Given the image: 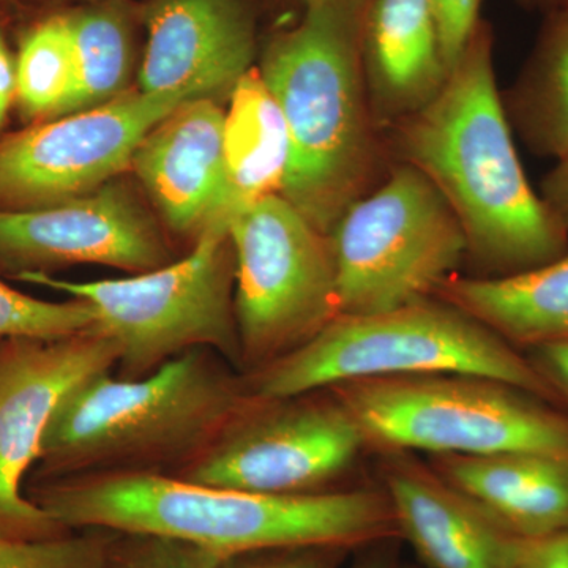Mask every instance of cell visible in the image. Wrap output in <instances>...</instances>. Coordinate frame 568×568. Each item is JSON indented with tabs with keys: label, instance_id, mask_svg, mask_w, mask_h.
<instances>
[{
	"label": "cell",
	"instance_id": "obj_1",
	"mask_svg": "<svg viewBox=\"0 0 568 568\" xmlns=\"http://www.w3.org/2000/svg\"><path fill=\"white\" fill-rule=\"evenodd\" d=\"M399 163L436 186L465 233L477 276H507L568 252V230L534 192L519 160L480 20L432 102L384 133Z\"/></svg>",
	"mask_w": 568,
	"mask_h": 568
},
{
	"label": "cell",
	"instance_id": "obj_2",
	"mask_svg": "<svg viewBox=\"0 0 568 568\" xmlns=\"http://www.w3.org/2000/svg\"><path fill=\"white\" fill-rule=\"evenodd\" d=\"M26 496L73 532L155 534L212 549L223 558L298 547L351 552L399 540L383 487L276 496L155 474H97L28 481Z\"/></svg>",
	"mask_w": 568,
	"mask_h": 568
},
{
	"label": "cell",
	"instance_id": "obj_3",
	"mask_svg": "<svg viewBox=\"0 0 568 568\" xmlns=\"http://www.w3.org/2000/svg\"><path fill=\"white\" fill-rule=\"evenodd\" d=\"M250 399L244 375L205 347L141 379L100 373L55 409L28 481L97 474L179 476Z\"/></svg>",
	"mask_w": 568,
	"mask_h": 568
},
{
	"label": "cell",
	"instance_id": "obj_4",
	"mask_svg": "<svg viewBox=\"0 0 568 568\" xmlns=\"http://www.w3.org/2000/svg\"><path fill=\"white\" fill-rule=\"evenodd\" d=\"M366 0H312L264 52L260 73L282 108L291 164L282 190L321 233L375 189L383 141L362 63Z\"/></svg>",
	"mask_w": 568,
	"mask_h": 568
},
{
	"label": "cell",
	"instance_id": "obj_5",
	"mask_svg": "<svg viewBox=\"0 0 568 568\" xmlns=\"http://www.w3.org/2000/svg\"><path fill=\"white\" fill-rule=\"evenodd\" d=\"M422 375L489 377L560 407L528 355L435 297L376 315L335 317L306 345L244 379L250 395L274 399L353 381Z\"/></svg>",
	"mask_w": 568,
	"mask_h": 568
},
{
	"label": "cell",
	"instance_id": "obj_6",
	"mask_svg": "<svg viewBox=\"0 0 568 568\" xmlns=\"http://www.w3.org/2000/svg\"><path fill=\"white\" fill-rule=\"evenodd\" d=\"M366 448L432 455L537 452L568 458V413L523 388L473 375L375 377L328 387Z\"/></svg>",
	"mask_w": 568,
	"mask_h": 568
},
{
	"label": "cell",
	"instance_id": "obj_7",
	"mask_svg": "<svg viewBox=\"0 0 568 568\" xmlns=\"http://www.w3.org/2000/svg\"><path fill=\"white\" fill-rule=\"evenodd\" d=\"M14 278L91 304L95 327L119 347L114 375L122 379L152 375L197 347L241 372L234 250L223 227H207L185 256L130 278L69 282L40 272Z\"/></svg>",
	"mask_w": 568,
	"mask_h": 568
},
{
	"label": "cell",
	"instance_id": "obj_8",
	"mask_svg": "<svg viewBox=\"0 0 568 568\" xmlns=\"http://www.w3.org/2000/svg\"><path fill=\"white\" fill-rule=\"evenodd\" d=\"M328 237L339 316L376 315L435 297L467 254L450 205L406 163L351 204Z\"/></svg>",
	"mask_w": 568,
	"mask_h": 568
},
{
	"label": "cell",
	"instance_id": "obj_9",
	"mask_svg": "<svg viewBox=\"0 0 568 568\" xmlns=\"http://www.w3.org/2000/svg\"><path fill=\"white\" fill-rule=\"evenodd\" d=\"M227 234L245 375L294 353L339 316L335 257L328 234L282 194L239 213Z\"/></svg>",
	"mask_w": 568,
	"mask_h": 568
},
{
	"label": "cell",
	"instance_id": "obj_10",
	"mask_svg": "<svg viewBox=\"0 0 568 568\" xmlns=\"http://www.w3.org/2000/svg\"><path fill=\"white\" fill-rule=\"evenodd\" d=\"M366 448L349 410L331 388L286 398L252 395L203 457L178 478L261 495L334 491Z\"/></svg>",
	"mask_w": 568,
	"mask_h": 568
},
{
	"label": "cell",
	"instance_id": "obj_11",
	"mask_svg": "<svg viewBox=\"0 0 568 568\" xmlns=\"http://www.w3.org/2000/svg\"><path fill=\"white\" fill-rule=\"evenodd\" d=\"M118 358V345L95 325L62 338L0 339V537L39 544L73 534L24 485L62 399L89 377L114 372Z\"/></svg>",
	"mask_w": 568,
	"mask_h": 568
},
{
	"label": "cell",
	"instance_id": "obj_12",
	"mask_svg": "<svg viewBox=\"0 0 568 568\" xmlns=\"http://www.w3.org/2000/svg\"><path fill=\"white\" fill-rule=\"evenodd\" d=\"M183 102L189 100L174 93L133 89L10 138L0 144V203L37 207L106 185Z\"/></svg>",
	"mask_w": 568,
	"mask_h": 568
},
{
	"label": "cell",
	"instance_id": "obj_13",
	"mask_svg": "<svg viewBox=\"0 0 568 568\" xmlns=\"http://www.w3.org/2000/svg\"><path fill=\"white\" fill-rule=\"evenodd\" d=\"M175 260L132 194L112 183L59 203L0 209V267L14 276L77 264L136 275Z\"/></svg>",
	"mask_w": 568,
	"mask_h": 568
},
{
	"label": "cell",
	"instance_id": "obj_14",
	"mask_svg": "<svg viewBox=\"0 0 568 568\" xmlns=\"http://www.w3.org/2000/svg\"><path fill=\"white\" fill-rule=\"evenodd\" d=\"M145 28L141 92L216 102L254 69L256 21L250 0H153Z\"/></svg>",
	"mask_w": 568,
	"mask_h": 568
},
{
	"label": "cell",
	"instance_id": "obj_15",
	"mask_svg": "<svg viewBox=\"0 0 568 568\" xmlns=\"http://www.w3.org/2000/svg\"><path fill=\"white\" fill-rule=\"evenodd\" d=\"M383 489L399 538L426 568H517L528 541L511 536L470 497L409 452H384Z\"/></svg>",
	"mask_w": 568,
	"mask_h": 568
},
{
	"label": "cell",
	"instance_id": "obj_16",
	"mask_svg": "<svg viewBox=\"0 0 568 568\" xmlns=\"http://www.w3.org/2000/svg\"><path fill=\"white\" fill-rule=\"evenodd\" d=\"M223 126L224 110L215 100H189L134 152V171L174 233L197 239L219 222L226 181Z\"/></svg>",
	"mask_w": 568,
	"mask_h": 568
},
{
	"label": "cell",
	"instance_id": "obj_17",
	"mask_svg": "<svg viewBox=\"0 0 568 568\" xmlns=\"http://www.w3.org/2000/svg\"><path fill=\"white\" fill-rule=\"evenodd\" d=\"M362 63L381 133L432 102L450 73L435 0H366Z\"/></svg>",
	"mask_w": 568,
	"mask_h": 568
},
{
	"label": "cell",
	"instance_id": "obj_18",
	"mask_svg": "<svg viewBox=\"0 0 568 568\" xmlns=\"http://www.w3.org/2000/svg\"><path fill=\"white\" fill-rule=\"evenodd\" d=\"M428 465L511 536H568V458L537 452L432 455Z\"/></svg>",
	"mask_w": 568,
	"mask_h": 568
},
{
	"label": "cell",
	"instance_id": "obj_19",
	"mask_svg": "<svg viewBox=\"0 0 568 568\" xmlns=\"http://www.w3.org/2000/svg\"><path fill=\"white\" fill-rule=\"evenodd\" d=\"M435 298L455 306L521 353L568 339V252L507 276L455 274Z\"/></svg>",
	"mask_w": 568,
	"mask_h": 568
},
{
	"label": "cell",
	"instance_id": "obj_20",
	"mask_svg": "<svg viewBox=\"0 0 568 568\" xmlns=\"http://www.w3.org/2000/svg\"><path fill=\"white\" fill-rule=\"evenodd\" d=\"M224 197L215 226L264 197L282 194L291 164V140L282 108L260 70L253 69L227 97L223 126Z\"/></svg>",
	"mask_w": 568,
	"mask_h": 568
},
{
	"label": "cell",
	"instance_id": "obj_21",
	"mask_svg": "<svg viewBox=\"0 0 568 568\" xmlns=\"http://www.w3.org/2000/svg\"><path fill=\"white\" fill-rule=\"evenodd\" d=\"M503 103L514 134L530 152L556 160L568 153V7L545 14Z\"/></svg>",
	"mask_w": 568,
	"mask_h": 568
},
{
	"label": "cell",
	"instance_id": "obj_22",
	"mask_svg": "<svg viewBox=\"0 0 568 568\" xmlns=\"http://www.w3.org/2000/svg\"><path fill=\"white\" fill-rule=\"evenodd\" d=\"M67 18L74 54V89L65 112L70 114L110 102L125 92L133 50L125 11L112 3Z\"/></svg>",
	"mask_w": 568,
	"mask_h": 568
},
{
	"label": "cell",
	"instance_id": "obj_23",
	"mask_svg": "<svg viewBox=\"0 0 568 568\" xmlns=\"http://www.w3.org/2000/svg\"><path fill=\"white\" fill-rule=\"evenodd\" d=\"M74 89V54L69 18L41 22L17 61V99L31 118L63 115Z\"/></svg>",
	"mask_w": 568,
	"mask_h": 568
},
{
	"label": "cell",
	"instance_id": "obj_24",
	"mask_svg": "<svg viewBox=\"0 0 568 568\" xmlns=\"http://www.w3.org/2000/svg\"><path fill=\"white\" fill-rule=\"evenodd\" d=\"M95 324L92 305L81 298L41 301L0 280V339L62 338L89 331Z\"/></svg>",
	"mask_w": 568,
	"mask_h": 568
},
{
	"label": "cell",
	"instance_id": "obj_25",
	"mask_svg": "<svg viewBox=\"0 0 568 568\" xmlns=\"http://www.w3.org/2000/svg\"><path fill=\"white\" fill-rule=\"evenodd\" d=\"M112 534L114 530L82 529L39 544L0 537V568H104Z\"/></svg>",
	"mask_w": 568,
	"mask_h": 568
},
{
	"label": "cell",
	"instance_id": "obj_26",
	"mask_svg": "<svg viewBox=\"0 0 568 568\" xmlns=\"http://www.w3.org/2000/svg\"><path fill=\"white\" fill-rule=\"evenodd\" d=\"M222 559L212 549L179 538L114 530L104 568H219Z\"/></svg>",
	"mask_w": 568,
	"mask_h": 568
},
{
	"label": "cell",
	"instance_id": "obj_27",
	"mask_svg": "<svg viewBox=\"0 0 568 568\" xmlns=\"http://www.w3.org/2000/svg\"><path fill=\"white\" fill-rule=\"evenodd\" d=\"M347 555L328 547L261 549L226 556L219 568H338Z\"/></svg>",
	"mask_w": 568,
	"mask_h": 568
},
{
	"label": "cell",
	"instance_id": "obj_28",
	"mask_svg": "<svg viewBox=\"0 0 568 568\" xmlns=\"http://www.w3.org/2000/svg\"><path fill=\"white\" fill-rule=\"evenodd\" d=\"M435 6L444 58L452 70L481 20V0H435Z\"/></svg>",
	"mask_w": 568,
	"mask_h": 568
},
{
	"label": "cell",
	"instance_id": "obj_29",
	"mask_svg": "<svg viewBox=\"0 0 568 568\" xmlns=\"http://www.w3.org/2000/svg\"><path fill=\"white\" fill-rule=\"evenodd\" d=\"M525 354L568 413V339L534 347Z\"/></svg>",
	"mask_w": 568,
	"mask_h": 568
},
{
	"label": "cell",
	"instance_id": "obj_30",
	"mask_svg": "<svg viewBox=\"0 0 568 568\" xmlns=\"http://www.w3.org/2000/svg\"><path fill=\"white\" fill-rule=\"evenodd\" d=\"M538 194L552 215L568 230V153L545 175Z\"/></svg>",
	"mask_w": 568,
	"mask_h": 568
},
{
	"label": "cell",
	"instance_id": "obj_31",
	"mask_svg": "<svg viewBox=\"0 0 568 568\" xmlns=\"http://www.w3.org/2000/svg\"><path fill=\"white\" fill-rule=\"evenodd\" d=\"M517 568H568V536L528 541Z\"/></svg>",
	"mask_w": 568,
	"mask_h": 568
},
{
	"label": "cell",
	"instance_id": "obj_32",
	"mask_svg": "<svg viewBox=\"0 0 568 568\" xmlns=\"http://www.w3.org/2000/svg\"><path fill=\"white\" fill-rule=\"evenodd\" d=\"M14 97H17V63L11 59L9 48L0 33V129L6 122Z\"/></svg>",
	"mask_w": 568,
	"mask_h": 568
},
{
	"label": "cell",
	"instance_id": "obj_33",
	"mask_svg": "<svg viewBox=\"0 0 568 568\" xmlns=\"http://www.w3.org/2000/svg\"><path fill=\"white\" fill-rule=\"evenodd\" d=\"M395 544L396 540L381 541L361 549L353 568H398Z\"/></svg>",
	"mask_w": 568,
	"mask_h": 568
},
{
	"label": "cell",
	"instance_id": "obj_34",
	"mask_svg": "<svg viewBox=\"0 0 568 568\" xmlns=\"http://www.w3.org/2000/svg\"><path fill=\"white\" fill-rule=\"evenodd\" d=\"M517 2L525 9L540 11L544 14L568 7V0H517Z\"/></svg>",
	"mask_w": 568,
	"mask_h": 568
},
{
	"label": "cell",
	"instance_id": "obj_35",
	"mask_svg": "<svg viewBox=\"0 0 568 568\" xmlns=\"http://www.w3.org/2000/svg\"><path fill=\"white\" fill-rule=\"evenodd\" d=\"M308 2H312V0H302V3H304V7L306 6V3Z\"/></svg>",
	"mask_w": 568,
	"mask_h": 568
}]
</instances>
